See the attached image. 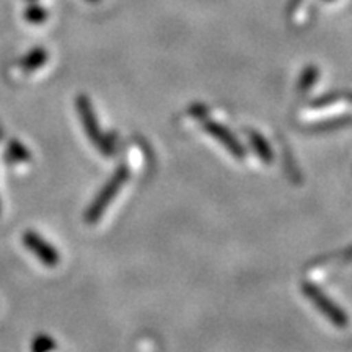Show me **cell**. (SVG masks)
I'll return each instance as SVG.
<instances>
[{"mask_svg":"<svg viewBox=\"0 0 352 352\" xmlns=\"http://www.w3.org/2000/svg\"><path fill=\"white\" fill-rule=\"evenodd\" d=\"M76 107L78 114H80L83 129H85L88 139L94 142L95 147L98 148L103 155H113V153L116 152V140H114L113 135H107L101 132L90 100H88L85 95L77 96Z\"/></svg>","mask_w":352,"mask_h":352,"instance_id":"6da1fadb","label":"cell"},{"mask_svg":"<svg viewBox=\"0 0 352 352\" xmlns=\"http://www.w3.org/2000/svg\"><path fill=\"white\" fill-rule=\"evenodd\" d=\"M127 178H129V168H127V165H121L120 168H116L111 178L108 179V183L101 188V191L98 192V196L95 197V201L91 202L90 208L87 209L85 212L87 223L98 222V219L103 215L108 206L111 204L118 192L121 191V188L124 186Z\"/></svg>","mask_w":352,"mask_h":352,"instance_id":"7a4b0ae2","label":"cell"},{"mask_svg":"<svg viewBox=\"0 0 352 352\" xmlns=\"http://www.w3.org/2000/svg\"><path fill=\"white\" fill-rule=\"evenodd\" d=\"M302 292L305 294L308 300H310L314 305L321 311V315L327 316V318L331 321L334 327L338 328H346L347 323H349V318H347L346 311L342 310L340 305H336L331 298H329L327 294L321 290L318 285L314 283H303L302 284Z\"/></svg>","mask_w":352,"mask_h":352,"instance_id":"3957f363","label":"cell"},{"mask_svg":"<svg viewBox=\"0 0 352 352\" xmlns=\"http://www.w3.org/2000/svg\"><path fill=\"white\" fill-rule=\"evenodd\" d=\"M21 241L26 246V250H30L44 266L47 267H56L60 261L59 253L51 243H47L39 233L34 230H26L21 235Z\"/></svg>","mask_w":352,"mask_h":352,"instance_id":"277c9868","label":"cell"},{"mask_svg":"<svg viewBox=\"0 0 352 352\" xmlns=\"http://www.w3.org/2000/svg\"><path fill=\"white\" fill-rule=\"evenodd\" d=\"M202 127H204V131L212 135L215 140H219V142L222 144L228 152H230V155L235 157L236 160H245L246 157L245 147L240 144V140L236 139L230 131H228V127L220 124V122L209 120V118L202 120Z\"/></svg>","mask_w":352,"mask_h":352,"instance_id":"5b68a950","label":"cell"},{"mask_svg":"<svg viewBox=\"0 0 352 352\" xmlns=\"http://www.w3.org/2000/svg\"><path fill=\"white\" fill-rule=\"evenodd\" d=\"M47 51L44 47H33L28 54H25L20 60V69L23 72H34V70L41 69L47 63Z\"/></svg>","mask_w":352,"mask_h":352,"instance_id":"8992f818","label":"cell"},{"mask_svg":"<svg viewBox=\"0 0 352 352\" xmlns=\"http://www.w3.org/2000/svg\"><path fill=\"white\" fill-rule=\"evenodd\" d=\"M246 135H248L250 144H252L253 151L258 153V157L261 158L264 164H272L274 157H272V151H271L270 144H267V140L264 139L263 135L254 129L246 131Z\"/></svg>","mask_w":352,"mask_h":352,"instance_id":"52a82bcc","label":"cell"},{"mask_svg":"<svg viewBox=\"0 0 352 352\" xmlns=\"http://www.w3.org/2000/svg\"><path fill=\"white\" fill-rule=\"evenodd\" d=\"M6 160L8 164H26V162L32 160V152H30L28 147L21 144L20 140L13 139L7 145Z\"/></svg>","mask_w":352,"mask_h":352,"instance_id":"ba28073f","label":"cell"},{"mask_svg":"<svg viewBox=\"0 0 352 352\" xmlns=\"http://www.w3.org/2000/svg\"><path fill=\"white\" fill-rule=\"evenodd\" d=\"M318 69H316L315 65H308V67L302 72L300 80H298V88H300L302 91H308L315 85L316 80H318Z\"/></svg>","mask_w":352,"mask_h":352,"instance_id":"9c48e42d","label":"cell"},{"mask_svg":"<svg viewBox=\"0 0 352 352\" xmlns=\"http://www.w3.org/2000/svg\"><path fill=\"white\" fill-rule=\"evenodd\" d=\"M56 349V341L50 334H38L32 342V352H52Z\"/></svg>","mask_w":352,"mask_h":352,"instance_id":"30bf717a","label":"cell"},{"mask_svg":"<svg viewBox=\"0 0 352 352\" xmlns=\"http://www.w3.org/2000/svg\"><path fill=\"white\" fill-rule=\"evenodd\" d=\"M46 19H47V12L46 8H43L41 6H32L25 10V20L33 25L43 23Z\"/></svg>","mask_w":352,"mask_h":352,"instance_id":"8fae6325","label":"cell"},{"mask_svg":"<svg viewBox=\"0 0 352 352\" xmlns=\"http://www.w3.org/2000/svg\"><path fill=\"white\" fill-rule=\"evenodd\" d=\"M342 96L338 95V94H331V95H327V96H321L316 101H314V104H311V108H327V107H333V104H336L338 101H341Z\"/></svg>","mask_w":352,"mask_h":352,"instance_id":"7c38bea8","label":"cell"},{"mask_svg":"<svg viewBox=\"0 0 352 352\" xmlns=\"http://www.w3.org/2000/svg\"><path fill=\"white\" fill-rule=\"evenodd\" d=\"M189 111H191L192 116L199 118V120H206V118H208L206 116V114H208V109H206V107H202V104H192Z\"/></svg>","mask_w":352,"mask_h":352,"instance_id":"4fadbf2b","label":"cell"},{"mask_svg":"<svg viewBox=\"0 0 352 352\" xmlns=\"http://www.w3.org/2000/svg\"><path fill=\"white\" fill-rule=\"evenodd\" d=\"M346 258H347V259H352V246H351V250H349V252H347Z\"/></svg>","mask_w":352,"mask_h":352,"instance_id":"5bb4252c","label":"cell"},{"mask_svg":"<svg viewBox=\"0 0 352 352\" xmlns=\"http://www.w3.org/2000/svg\"><path fill=\"white\" fill-rule=\"evenodd\" d=\"M88 2H98V0H88Z\"/></svg>","mask_w":352,"mask_h":352,"instance_id":"9a60e30c","label":"cell"},{"mask_svg":"<svg viewBox=\"0 0 352 352\" xmlns=\"http://www.w3.org/2000/svg\"><path fill=\"white\" fill-rule=\"evenodd\" d=\"M0 212H2V209H0Z\"/></svg>","mask_w":352,"mask_h":352,"instance_id":"2e32d148","label":"cell"}]
</instances>
